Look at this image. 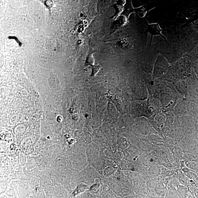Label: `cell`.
I'll list each match as a JSON object with an SVG mask.
<instances>
[{
  "mask_svg": "<svg viewBox=\"0 0 198 198\" xmlns=\"http://www.w3.org/2000/svg\"><path fill=\"white\" fill-rule=\"evenodd\" d=\"M160 21L157 24H147V31L150 33L151 35V39L150 45L152 44V40L154 36L160 35L162 37L164 40L167 42L166 38L161 34V32L162 31H164V29H162L160 28L159 26Z\"/></svg>",
  "mask_w": 198,
  "mask_h": 198,
  "instance_id": "1",
  "label": "cell"
},
{
  "mask_svg": "<svg viewBox=\"0 0 198 198\" xmlns=\"http://www.w3.org/2000/svg\"><path fill=\"white\" fill-rule=\"evenodd\" d=\"M94 60L92 56V53H90L87 56L86 64L87 65H93L94 63Z\"/></svg>",
  "mask_w": 198,
  "mask_h": 198,
  "instance_id": "3",
  "label": "cell"
},
{
  "mask_svg": "<svg viewBox=\"0 0 198 198\" xmlns=\"http://www.w3.org/2000/svg\"><path fill=\"white\" fill-rule=\"evenodd\" d=\"M45 4L48 7H52V5H53V2L52 1H46Z\"/></svg>",
  "mask_w": 198,
  "mask_h": 198,
  "instance_id": "5",
  "label": "cell"
},
{
  "mask_svg": "<svg viewBox=\"0 0 198 198\" xmlns=\"http://www.w3.org/2000/svg\"><path fill=\"white\" fill-rule=\"evenodd\" d=\"M135 10V9H133L131 1H129V2L127 3L126 7H125V11L123 13L127 17H128L130 13L132 12H136Z\"/></svg>",
  "mask_w": 198,
  "mask_h": 198,
  "instance_id": "2",
  "label": "cell"
},
{
  "mask_svg": "<svg viewBox=\"0 0 198 198\" xmlns=\"http://www.w3.org/2000/svg\"><path fill=\"white\" fill-rule=\"evenodd\" d=\"M100 67L99 65H95L93 66L92 73L91 74L92 76H94L98 72V71L100 69Z\"/></svg>",
  "mask_w": 198,
  "mask_h": 198,
  "instance_id": "4",
  "label": "cell"
}]
</instances>
